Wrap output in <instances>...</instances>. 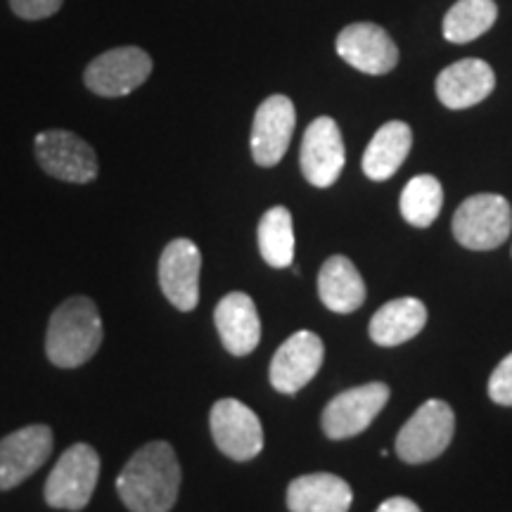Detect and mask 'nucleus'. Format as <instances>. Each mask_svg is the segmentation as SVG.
I'll return each mask as SVG.
<instances>
[{"mask_svg":"<svg viewBox=\"0 0 512 512\" xmlns=\"http://www.w3.org/2000/svg\"><path fill=\"white\" fill-rule=\"evenodd\" d=\"M489 396L498 406H512V354L505 356L491 373Z\"/></svg>","mask_w":512,"mask_h":512,"instance_id":"25","label":"nucleus"},{"mask_svg":"<svg viewBox=\"0 0 512 512\" xmlns=\"http://www.w3.org/2000/svg\"><path fill=\"white\" fill-rule=\"evenodd\" d=\"M375 512H422V510L418 508V503L411 501V498L394 496V498H387V501H384Z\"/></svg>","mask_w":512,"mask_h":512,"instance_id":"27","label":"nucleus"},{"mask_svg":"<svg viewBox=\"0 0 512 512\" xmlns=\"http://www.w3.org/2000/svg\"><path fill=\"white\" fill-rule=\"evenodd\" d=\"M214 323L228 354L247 356L259 347L261 318L254 299L245 292H230L216 304Z\"/></svg>","mask_w":512,"mask_h":512,"instance_id":"17","label":"nucleus"},{"mask_svg":"<svg viewBox=\"0 0 512 512\" xmlns=\"http://www.w3.org/2000/svg\"><path fill=\"white\" fill-rule=\"evenodd\" d=\"M152 67V57L143 48L121 46L95 57L83 72V81L100 98H124L150 79Z\"/></svg>","mask_w":512,"mask_h":512,"instance_id":"6","label":"nucleus"},{"mask_svg":"<svg viewBox=\"0 0 512 512\" xmlns=\"http://www.w3.org/2000/svg\"><path fill=\"white\" fill-rule=\"evenodd\" d=\"M496 74L489 62L479 57H467V60L453 62L437 76L434 91L441 105L448 110H467L484 102L494 93Z\"/></svg>","mask_w":512,"mask_h":512,"instance_id":"16","label":"nucleus"},{"mask_svg":"<svg viewBox=\"0 0 512 512\" xmlns=\"http://www.w3.org/2000/svg\"><path fill=\"white\" fill-rule=\"evenodd\" d=\"M211 437L223 456L230 460H252L264 448V427L252 408L238 399H221L209 415Z\"/></svg>","mask_w":512,"mask_h":512,"instance_id":"9","label":"nucleus"},{"mask_svg":"<svg viewBox=\"0 0 512 512\" xmlns=\"http://www.w3.org/2000/svg\"><path fill=\"white\" fill-rule=\"evenodd\" d=\"M351 501H354L351 486L330 472L302 475L287 486L290 512H349Z\"/></svg>","mask_w":512,"mask_h":512,"instance_id":"18","label":"nucleus"},{"mask_svg":"<svg viewBox=\"0 0 512 512\" xmlns=\"http://www.w3.org/2000/svg\"><path fill=\"white\" fill-rule=\"evenodd\" d=\"M456 432L453 408L441 399H430L408 418L396 437V453L411 465L430 463L451 444Z\"/></svg>","mask_w":512,"mask_h":512,"instance_id":"4","label":"nucleus"},{"mask_svg":"<svg viewBox=\"0 0 512 512\" xmlns=\"http://www.w3.org/2000/svg\"><path fill=\"white\" fill-rule=\"evenodd\" d=\"M36 159L48 176L64 183H91L98 178V155L72 131L50 128L34 140Z\"/></svg>","mask_w":512,"mask_h":512,"instance_id":"7","label":"nucleus"},{"mask_svg":"<svg viewBox=\"0 0 512 512\" xmlns=\"http://www.w3.org/2000/svg\"><path fill=\"white\" fill-rule=\"evenodd\" d=\"M318 297L325 309L351 313L366 302V283L347 256H330L318 273Z\"/></svg>","mask_w":512,"mask_h":512,"instance_id":"19","label":"nucleus"},{"mask_svg":"<svg viewBox=\"0 0 512 512\" xmlns=\"http://www.w3.org/2000/svg\"><path fill=\"white\" fill-rule=\"evenodd\" d=\"M297 110L287 95H271L259 105L252 124V157L259 166H275L290 147Z\"/></svg>","mask_w":512,"mask_h":512,"instance_id":"15","label":"nucleus"},{"mask_svg":"<svg viewBox=\"0 0 512 512\" xmlns=\"http://www.w3.org/2000/svg\"><path fill=\"white\" fill-rule=\"evenodd\" d=\"M181 489V465L166 441H150L133 453L117 477V494L131 512H169Z\"/></svg>","mask_w":512,"mask_h":512,"instance_id":"1","label":"nucleus"},{"mask_svg":"<svg viewBox=\"0 0 512 512\" xmlns=\"http://www.w3.org/2000/svg\"><path fill=\"white\" fill-rule=\"evenodd\" d=\"M102 318L88 297H72L53 311L46 335V354L57 368H79L98 354Z\"/></svg>","mask_w":512,"mask_h":512,"instance_id":"2","label":"nucleus"},{"mask_svg":"<svg viewBox=\"0 0 512 512\" xmlns=\"http://www.w3.org/2000/svg\"><path fill=\"white\" fill-rule=\"evenodd\" d=\"M512 233V207L503 195L482 192L460 204L453 214V235L475 252L501 247Z\"/></svg>","mask_w":512,"mask_h":512,"instance_id":"3","label":"nucleus"},{"mask_svg":"<svg viewBox=\"0 0 512 512\" xmlns=\"http://www.w3.org/2000/svg\"><path fill=\"white\" fill-rule=\"evenodd\" d=\"M53 430L29 425L0 439V489H15L46 465L53 453Z\"/></svg>","mask_w":512,"mask_h":512,"instance_id":"11","label":"nucleus"},{"mask_svg":"<svg viewBox=\"0 0 512 512\" xmlns=\"http://www.w3.org/2000/svg\"><path fill=\"white\" fill-rule=\"evenodd\" d=\"M323 358V339L316 332H294L290 339H285L283 347L275 351L271 361L268 377H271L273 389L280 394H297L299 389H304L318 375L320 366H323Z\"/></svg>","mask_w":512,"mask_h":512,"instance_id":"13","label":"nucleus"},{"mask_svg":"<svg viewBox=\"0 0 512 512\" xmlns=\"http://www.w3.org/2000/svg\"><path fill=\"white\" fill-rule=\"evenodd\" d=\"M347 152H344L342 131L332 117L313 119L306 128L302 150H299V166L313 188H330L342 174Z\"/></svg>","mask_w":512,"mask_h":512,"instance_id":"10","label":"nucleus"},{"mask_svg":"<svg viewBox=\"0 0 512 512\" xmlns=\"http://www.w3.org/2000/svg\"><path fill=\"white\" fill-rule=\"evenodd\" d=\"M498 5L494 0H456L444 17V38L448 43H470L484 36L496 24Z\"/></svg>","mask_w":512,"mask_h":512,"instance_id":"22","label":"nucleus"},{"mask_svg":"<svg viewBox=\"0 0 512 512\" xmlns=\"http://www.w3.org/2000/svg\"><path fill=\"white\" fill-rule=\"evenodd\" d=\"M441 204L444 188L430 174L411 178L401 192V216L415 228H430L437 221Z\"/></svg>","mask_w":512,"mask_h":512,"instance_id":"24","label":"nucleus"},{"mask_svg":"<svg viewBox=\"0 0 512 512\" xmlns=\"http://www.w3.org/2000/svg\"><path fill=\"white\" fill-rule=\"evenodd\" d=\"M62 3L64 0H10V8L17 17L36 22V19L53 17L62 8Z\"/></svg>","mask_w":512,"mask_h":512,"instance_id":"26","label":"nucleus"},{"mask_svg":"<svg viewBox=\"0 0 512 512\" xmlns=\"http://www.w3.org/2000/svg\"><path fill=\"white\" fill-rule=\"evenodd\" d=\"M413 147V131L403 121H387L377 128V133L363 155V174L370 181H387L406 162Z\"/></svg>","mask_w":512,"mask_h":512,"instance_id":"21","label":"nucleus"},{"mask_svg":"<svg viewBox=\"0 0 512 512\" xmlns=\"http://www.w3.org/2000/svg\"><path fill=\"white\" fill-rule=\"evenodd\" d=\"M337 55L358 72L370 76L389 74L399 64L394 38L373 22H356L339 31Z\"/></svg>","mask_w":512,"mask_h":512,"instance_id":"12","label":"nucleus"},{"mask_svg":"<svg viewBox=\"0 0 512 512\" xmlns=\"http://www.w3.org/2000/svg\"><path fill=\"white\" fill-rule=\"evenodd\" d=\"M259 249L268 266L290 268L294 261V226L287 207L268 209L259 221Z\"/></svg>","mask_w":512,"mask_h":512,"instance_id":"23","label":"nucleus"},{"mask_svg":"<svg viewBox=\"0 0 512 512\" xmlns=\"http://www.w3.org/2000/svg\"><path fill=\"white\" fill-rule=\"evenodd\" d=\"M202 254L188 238H178L164 247L159 256V285L164 297L178 311H195L200 304Z\"/></svg>","mask_w":512,"mask_h":512,"instance_id":"14","label":"nucleus"},{"mask_svg":"<svg viewBox=\"0 0 512 512\" xmlns=\"http://www.w3.org/2000/svg\"><path fill=\"white\" fill-rule=\"evenodd\" d=\"M387 401L389 387L384 382H368L337 394L325 406L323 418H320L325 437L332 441L358 437V434L366 432L373 425V420L382 413Z\"/></svg>","mask_w":512,"mask_h":512,"instance_id":"8","label":"nucleus"},{"mask_svg":"<svg viewBox=\"0 0 512 512\" xmlns=\"http://www.w3.org/2000/svg\"><path fill=\"white\" fill-rule=\"evenodd\" d=\"M100 477V456L93 446L74 444L62 453L46 482V503L55 510H83Z\"/></svg>","mask_w":512,"mask_h":512,"instance_id":"5","label":"nucleus"},{"mask_svg":"<svg viewBox=\"0 0 512 512\" xmlns=\"http://www.w3.org/2000/svg\"><path fill=\"white\" fill-rule=\"evenodd\" d=\"M427 323V309L420 299L401 297L387 302L370 318V339L380 347H399L418 337Z\"/></svg>","mask_w":512,"mask_h":512,"instance_id":"20","label":"nucleus"}]
</instances>
